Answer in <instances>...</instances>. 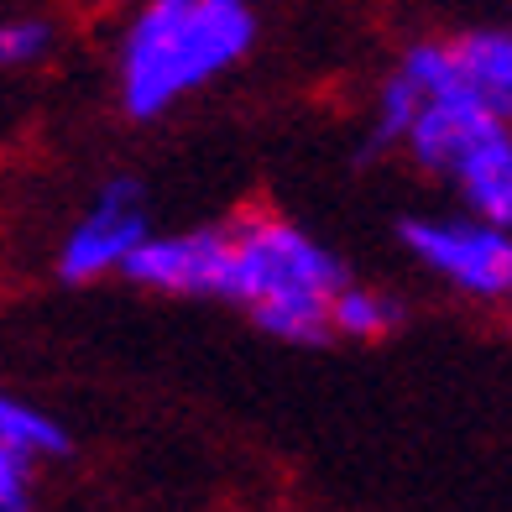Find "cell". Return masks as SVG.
Here are the masks:
<instances>
[{"label": "cell", "mask_w": 512, "mask_h": 512, "mask_svg": "<svg viewBox=\"0 0 512 512\" xmlns=\"http://www.w3.org/2000/svg\"><path fill=\"white\" fill-rule=\"evenodd\" d=\"M262 21L246 0H147L115 32L110 74L121 115L152 126L251 58Z\"/></svg>", "instance_id": "obj_1"}, {"label": "cell", "mask_w": 512, "mask_h": 512, "mask_svg": "<svg viewBox=\"0 0 512 512\" xmlns=\"http://www.w3.org/2000/svg\"><path fill=\"white\" fill-rule=\"evenodd\" d=\"M230 230V298L267 340L319 351L330 345L335 298L356 283L351 267L277 204H241L225 215Z\"/></svg>", "instance_id": "obj_2"}, {"label": "cell", "mask_w": 512, "mask_h": 512, "mask_svg": "<svg viewBox=\"0 0 512 512\" xmlns=\"http://www.w3.org/2000/svg\"><path fill=\"white\" fill-rule=\"evenodd\" d=\"M403 157L424 178L445 183L465 215L512 236V121L481 100H429L413 121Z\"/></svg>", "instance_id": "obj_3"}, {"label": "cell", "mask_w": 512, "mask_h": 512, "mask_svg": "<svg viewBox=\"0 0 512 512\" xmlns=\"http://www.w3.org/2000/svg\"><path fill=\"white\" fill-rule=\"evenodd\" d=\"M398 246L418 272L471 304H512V236L476 215H403Z\"/></svg>", "instance_id": "obj_4"}, {"label": "cell", "mask_w": 512, "mask_h": 512, "mask_svg": "<svg viewBox=\"0 0 512 512\" xmlns=\"http://www.w3.org/2000/svg\"><path fill=\"white\" fill-rule=\"evenodd\" d=\"M152 236L157 230H152L147 183L136 173H110L95 183V194L74 215V225L63 230V241L53 251V272L68 288L100 283V277H121L131 267V256Z\"/></svg>", "instance_id": "obj_5"}, {"label": "cell", "mask_w": 512, "mask_h": 512, "mask_svg": "<svg viewBox=\"0 0 512 512\" xmlns=\"http://www.w3.org/2000/svg\"><path fill=\"white\" fill-rule=\"evenodd\" d=\"M126 283L162 293V298H230V230L225 220L189 225V230H157L121 272Z\"/></svg>", "instance_id": "obj_6"}, {"label": "cell", "mask_w": 512, "mask_h": 512, "mask_svg": "<svg viewBox=\"0 0 512 512\" xmlns=\"http://www.w3.org/2000/svg\"><path fill=\"white\" fill-rule=\"evenodd\" d=\"M450 37V58L460 89L486 110H497L512 121V27L502 21H476V27H455Z\"/></svg>", "instance_id": "obj_7"}, {"label": "cell", "mask_w": 512, "mask_h": 512, "mask_svg": "<svg viewBox=\"0 0 512 512\" xmlns=\"http://www.w3.org/2000/svg\"><path fill=\"white\" fill-rule=\"evenodd\" d=\"M0 450L27 455L32 465H53V460L74 455V434H68L48 408L6 392V398H0Z\"/></svg>", "instance_id": "obj_8"}, {"label": "cell", "mask_w": 512, "mask_h": 512, "mask_svg": "<svg viewBox=\"0 0 512 512\" xmlns=\"http://www.w3.org/2000/svg\"><path fill=\"white\" fill-rule=\"evenodd\" d=\"M403 324V304L371 283H351L335 298V314H330V330L335 340H351V345H377Z\"/></svg>", "instance_id": "obj_9"}, {"label": "cell", "mask_w": 512, "mask_h": 512, "mask_svg": "<svg viewBox=\"0 0 512 512\" xmlns=\"http://www.w3.org/2000/svg\"><path fill=\"white\" fill-rule=\"evenodd\" d=\"M58 48H63V21H53L48 11H11L0 21V68L6 74L48 68Z\"/></svg>", "instance_id": "obj_10"}, {"label": "cell", "mask_w": 512, "mask_h": 512, "mask_svg": "<svg viewBox=\"0 0 512 512\" xmlns=\"http://www.w3.org/2000/svg\"><path fill=\"white\" fill-rule=\"evenodd\" d=\"M0 512H37V465L0 450Z\"/></svg>", "instance_id": "obj_11"}]
</instances>
